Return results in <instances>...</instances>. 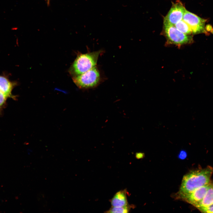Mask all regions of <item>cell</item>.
Masks as SVG:
<instances>
[{
  "label": "cell",
  "instance_id": "2e32d148",
  "mask_svg": "<svg viewBox=\"0 0 213 213\" xmlns=\"http://www.w3.org/2000/svg\"><path fill=\"white\" fill-rule=\"evenodd\" d=\"M144 156V154L141 152L136 153L135 154V157L138 159L143 158Z\"/></svg>",
  "mask_w": 213,
  "mask_h": 213
},
{
  "label": "cell",
  "instance_id": "9a60e30c",
  "mask_svg": "<svg viewBox=\"0 0 213 213\" xmlns=\"http://www.w3.org/2000/svg\"><path fill=\"white\" fill-rule=\"evenodd\" d=\"M187 156V153L184 150H182L180 151L179 154L178 158L182 159H185Z\"/></svg>",
  "mask_w": 213,
  "mask_h": 213
},
{
  "label": "cell",
  "instance_id": "6da1fadb",
  "mask_svg": "<svg viewBox=\"0 0 213 213\" xmlns=\"http://www.w3.org/2000/svg\"><path fill=\"white\" fill-rule=\"evenodd\" d=\"M213 173V168H206L191 171L183 177L178 196L181 199L196 189L209 184Z\"/></svg>",
  "mask_w": 213,
  "mask_h": 213
},
{
  "label": "cell",
  "instance_id": "7a4b0ae2",
  "mask_svg": "<svg viewBox=\"0 0 213 213\" xmlns=\"http://www.w3.org/2000/svg\"><path fill=\"white\" fill-rule=\"evenodd\" d=\"M101 50L78 55L72 66L71 72L76 76L96 67Z\"/></svg>",
  "mask_w": 213,
  "mask_h": 213
},
{
  "label": "cell",
  "instance_id": "277c9868",
  "mask_svg": "<svg viewBox=\"0 0 213 213\" xmlns=\"http://www.w3.org/2000/svg\"><path fill=\"white\" fill-rule=\"evenodd\" d=\"M163 32L170 43L180 46L191 43L193 40L191 36L182 33L173 25L164 24Z\"/></svg>",
  "mask_w": 213,
  "mask_h": 213
},
{
  "label": "cell",
  "instance_id": "ba28073f",
  "mask_svg": "<svg viewBox=\"0 0 213 213\" xmlns=\"http://www.w3.org/2000/svg\"><path fill=\"white\" fill-rule=\"evenodd\" d=\"M127 191L124 189L117 192L110 201L112 206L121 207L128 204L127 197Z\"/></svg>",
  "mask_w": 213,
  "mask_h": 213
},
{
  "label": "cell",
  "instance_id": "52a82bcc",
  "mask_svg": "<svg viewBox=\"0 0 213 213\" xmlns=\"http://www.w3.org/2000/svg\"><path fill=\"white\" fill-rule=\"evenodd\" d=\"M210 183L196 189L191 193L183 196L181 199L195 206L203 199L209 186Z\"/></svg>",
  "mask_w": 213,
  "mask_h": 213
},
{
  "label": "cell",
  "instance_id": "8fae6325",
  "mask_svg": "<svg viewBox=\"0 0 213 213\" xmlns=\"http://www.w3.org/2000/svg\"><path fill=\"white\" fill-rule=\"evenodd\" d=\"M174 26L178 30L185 34L190 35L192 33L190 27L183 19L177 22Z\"/></svg>",
  "mask_w": 213,
  "mask_h": 213
},
{
  "label": "cell",
  "instance_id": "e0dca14e",
  "mask_svg": "<svg viewBox=\"0 0 213 213\" xmlns=\"http://www.w3.org/2000/svg\"><path fill=\"white\" fill-rule=\"evenodd\" d=\"M46 0L47 1V5H49V4H50V0Z\"/></svg>",
  "mask_w": 213,
  "mask_h": 213
},
{
  "label": "cell",
  "instance_id": "9c48e42d",
  "mask_svg": "<svg viewBox=\"0 0 213 213\" xmlns=\"http://www.w3.org/2000/svg\"><path fill=\"white\" fill-rule=\"evenodd\" d=\"M16 83L10 81L6 76L0 75V91L8 97L12 96V91Z\"/></svg>",
  "mask_w": 213,
  "mask_h": 213
},
{
  "label": "cell",
  "instance_id": "3957f363",
  "mask_svg": "<svg viewBox=\"0 0 213 213\" xmlns=\"http://www.w3.org/2000/svg\"><path fill=\"white\" fill-rule=\"evenodd\" d=\"M99 72L95 67L86 72L72 78L73 82L81 89H89L95 87L100 80Z\"/></svg>",
  "mask_w": 213,
  "mask_h": 213
},
{
  "label": "cell",
  "instance_id": "5bb4252c",
  "mask_svg": "<svg viewBox=\"0 0 213 213\" xmlns=\"http://www.w3.org/2000/svg\"><path fill=\"white\" fill-rule=\"evenodd\" d=\"M7 97L6 95L0 91V106L4 103Z\"/></svg>",
  "mask_w": 213,
  "mask_h": 213
},
{
  "label": "cell",
  "instance_id": "5b68a950",
  "mask_svg": "<svg viewBox=\"0 0 213 213\" xmlns=\"http://www.w3.org/2000/svg\"><path fill=\"white\" fill-rule=\"evenodd\" d=\"M186 9L180 0L172 2V6L166 16L164 17L163 24L173 25L183 19Z\"/></svg>",
  "mask_w": 213,
  "mask_h": 213
},
{
  "label": "cell",
  "instance_id": "30bf717a",
  "mask_svg": "<svg viewBox=\"0 0 213 213\" xmlns=\"http://www.w3.org/2000/svg\"><path fill=\"white\" fill-rule=\"evenodd\" d=\"M213 204V184L210 183L207 192L201 202L195 207L199 210Z\"/></svg>",
  "mask_w": 213,
  "mask_h": 213
},
{
  "label": "cell",
  "instance_id": "8992f818",
  "mask_svg": "<svg viewBox=\"0 0 213 213\" xmlns=\"http://www.w3.org/2000/svg\"><path fill=\"white\" fill-rule=\"evenodd\" d=\"M183 20L188 25L192 33L196 34L205 33L206 20L202 19L196 14L187 10L184 14Z\"/></svg>",
  "mask_w": 213,
  "mask_h": 213
},
{
  "label": "cell",
  "instance_id": "7c38bea8",
  "mask_svg": "<svg viewBox=\"0 0 213 213\" xmlns=\"http://www.w3.org/2000/svg\"><path fill=\"white\" fill-rule=\"evenodd\" d=\"M131 208V206L128 204L121 207L112 206L108 210L105 212L106 213H128Z\"/></svg>",
  "mask_w": 213,
  "mask_h": 213
},
{
  "label": "cell",
  "instance_id": "4fadbf2b",
  "mask_svg": "<svg viewBox=\"0 0 213 213\" xmlns=\"http://www.w3.org/2000/svg\"><path fill=\"white\" fill-rule=\"evenodd\" d=\"M199 210L203 212L213 213V204L207 207L201 209Z\"/></svg>",
  "mask_w": 213,
  "mask_h": 213
}]
</instances>
